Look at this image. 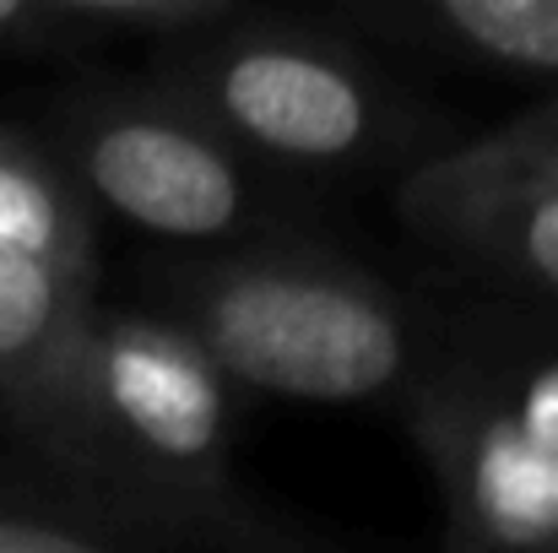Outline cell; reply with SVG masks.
Returning <instances> with one entry per match:
<instances>
[{
    "label": "cell",
    "instance_id": "obj_8",
    "mask_svg": "<svg viewBox=\"0 0 558 553\" xmlns=\"http://www.w3.org/2000/svg\"><path fill=\"white\" fill-rule=\"evenodd\" d=\"M0 250L98 299V217L44 142L11 125H0Z\"/></svg>",
    "mask_w": 558,
    "mask_h": 553
},
{
    "label": "cell",
    "instance_id": "obj_6",
    "mask_svg": "<svg viewBox=\"0 0 558 553\" xmlns=\"http://www.w3.org/2000/svg\"><path fill=\"white\" fill-rule=\"evenodd\" d=\"M396 212L466 266L558 304V169L494 131L407 169Z\"/></svg>",
    "mask_w": 558,
    "mask_h": 553
},
{
    "label": "cell",
    "instance_id": "obj_7",
    "mask_svg": "<svg viewBox=\"0 0 558 553\" xmlns=\"http://www.w3.org/2000/svg\"><path fill=\"white\" fill-rule=\"evenodd\" d=\"M337 27L558 98V0H359L337 11Z\"/></svg>",
    "mask_w": 558,
    "mask_h": 553
},
{
    "label": "cell",
    "instance_id": "obj_14",
    "mask_svg": "<svg viewBox=\"0 0 558 553\" xmlns=\"http://www.w3.org/2000/svg\"><path fill=\"white\" fill-rule=\"evenodd\" d=\"M543 553H558V538H554V543H548V549H543Z\"/></svg>",
    "mask_w": 558,
    "mask_h": 553
},
{
    "label": "cell",
    "instance_id": "obj_9",
    "mask_svg": "<svg viewBox=\"0 0 558 553\" xmlns=\"http://www.w3.org/2000/svg\"><path fill=\"white\" fill-rule=\"evenodd\" d=\"M93 310V293H76L38 261L0 250V418H11L27 401V390L49 374L60 348Z\"/></svg>",
    "mask_w": 558,
    "mask_h": 553
},
{
    "label": "cell",
    "instance_id": "obj_11",
    "mask_svg": "<svg viewBox=\"0 0 558 553\" xmlns=\"http://www.w3.org/2000/svg\"><path fill=\"white\" fill-rule=\"evenodd\" d=\"M0 553H114V549L98 543L82 527L22 516V510H0Z\"/></svg>",
    "mask_w": 558,
    "mask_h": 553
},
{
    "label": "cell",
    "instance_id": "obj_5",
    "mask_svg": "<svg viewBox=\"0 0 558 553\" xmlns=\"http://www.w3.org/2000/svg\"><path fill=\"white\" fill-rule=\"evenodd\" d=\"M445 500V553H543L558 538V359L445 353L407 385Z\"/></svg>",
    "mask_w": 558,
    "mask_h": 553
},
{
    "label": "cell",
    "instance_id": "obj_1",
    "mask_svg": "<svg viewBox=\"0 0 558 553\" xmlns=\"http://www.w3.org/2000/svg\"><path fill=\"white\" fill-rule=\"evenodd\" d=\"M120 527L217 553H304L233 472V385L153 310H93L5 418Z\"/></svg>",
    "mask_w": 558,
    "mask_h": 553
},
{
    "label": "cell",
    "instance_id": "obj_13",
    "mask_svg": "<svg viewBox=\"0 0 558 553\" xmlns=\"http://www.w3.org/2000/svg\"><path fill=\"white\" fill-rule=\"evenodd\" d=\"M494 136H499L505 147H515V153H526V158L558 169V98H537L526 115L505 120Z\"/></svg>",
    "mask_w": 558,
    "mask_h": 553
},
{
    "label": "cell",
    "instance_id": "obj_10",
    "mask_svg": "<svg viewBox=\"0 0 558 553\" xmlns=\"http://www.w3.org/2000/svg\"><path fill=\"white\" fill-rule=\"evenodd\" d=\"M65 60L98 49H174L185 38L217 33L250 11V0H44Z\"/></svg>",
    "mask_w": 558,
    "mask_h": 553
},
{
    "label": "cell",
    "instance_id": "obj_4",
    "mask_svg": "<svg viewBox=\"0 0 558 553\" xmlns=\"http://www.w3.org/2000/svg\"><path fill=\"white\" fill-rule=\"evenodd\" d=\"M44 153L87 212H114L174 244H250L293 233V195L244 164L147 76H93L54 98Z\"/></svg>",
    "mask_w": 558,
    "mask_h": 553
},
{
    "label": "cell",
    "instance_id": "obj_2",
    "mask_svg": "<svg viewBox=\"0 0 558 553\" xmlns=\"http://www.w3.org/2000/svg\"><path fill=\"white\" fill-rule=\"evenodd\" d=\"M147 282L158 299L153 315L174 321L233 390L374 401L407 396L423 374L412 304L304 233L169 255Z\"/></svg>",
    "mask_w": 558,
    "mask_h": 553
},
{
    "label": "cell",
    "instance_id": "obj_12",
    "mask_svg": "<svg viewBox=\"0 0 558 553\" xmlns=\"http://www.w3.org/2000/svg\"><path fill=\"white\" fill-rule=\"evenodd\" d=\"M0 55H54V60H65L44 0H0Z\"/></svg>",
    "mask_w": 558,
    "mask_h": 553
},
{
    "label": "cell",
    "instance_id": "obj_3",
    "mask_svg": "<svg viewBox=\"0 0 558 553\" xmlns=\"http://www.w3.org/2000/svg\"><path fill=\"white\" fill-rule=\"evenodd\" d=\"M147 82L222 136L271 180H348L390 164H428L439 120L417 109L374 55L331 16H282L250 5L217 33L153 55Z\"/></svg>",
    "mask_w": 558,
    "mask_h": 553
}]
</instances>
